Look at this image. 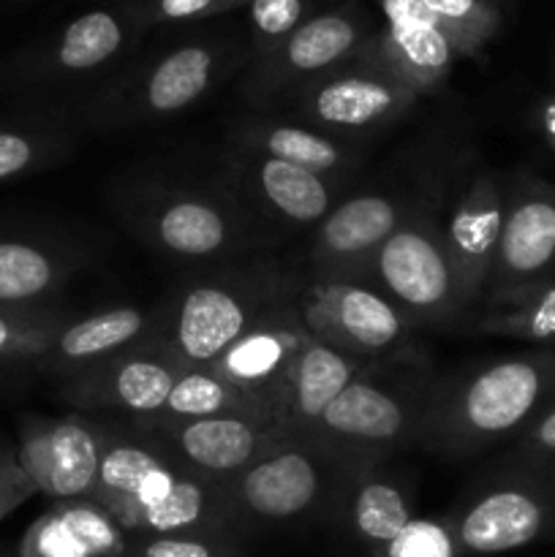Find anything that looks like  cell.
<instances>
[{"mask_svg":"<svg viewBox=\"0 0 555 557\" xmlns=\"http://www.w3.org/2000/svg\"><path fill=\"white\" fill-rule=\"evenodd\" d=\"M384 557H460L446 517H414Z\"/></svg>","mask_w":555,"mask_h":557,"instance_id":"8d00e7d4","label":"cell"},{"mask_svg":"<svg viewBox=\"0 0 555 557\" xmlns=\"http://www.w3.org/2000/svg\"><path fill=\"white\" fill-rule=\"evenodd\" d=\"M417 5L457 58H479L504 33L515 0H417Z\"/></svg>","mask_w":555,"mask_h":557,"instance_id":"f546056e","label":"cell"},{"mask_svg":"<svg viewBox=\"0 0 555 557\" xmlns=\"http://www.w3.org/2000/svg\"><path fill=\"white\" fill-rule=\"evenodd\" d=\"M248 65V44L226 36H190L131 60L87 92L79 117L101 131L161 123L205 101L223 79Z\"/></svg>","mask_w":555,"mask_h":557,"instance_id":"8992f818","label":"cell"},{"mask_svg":"<svg viewBox=\"0 0 555 557\" xmlns=\"http://www.w3.org/2000/svg\"><path fill=\"white\" fill-rule=\"evenodd\" d=\"M131 539L96 500H54L30 522L16 557H125Z\"/></svg>","mask_w":555,"mask_h":557,"instance_id":"83f0119b","label":"cell"},{"mask_svg":"<svg viewBox=\"0 0 555 557\" xmlns=\"http://www.w3.org/2000/svg\"><path fill=\"white\" fill-rule=\"evenodd\" d=\"M125 557H245L243 539L229 531L136 536Z\"/></svg>","mask_w":555,"mask_h":557,"instance_id":"e575fe53","label":"cell"},{"mask_svg":"<svg viewBox=\"0 0 555 557\" xmlns=\"http://www.w3.org/2000/svg\"><path fill=\"white\" fill-rule=\"evenodd\" d=\"M321 9L324 0H248V63L270 54Z\"/></svg>","mask_w":555,"mask_h":557,"instance_id":"836d02e7","label":"cell"},{"mask_svg":"<svg viewBox=\"0 0 555 557\" xmlns=\"http://www.w3.org/2000/svg\"><path fill=\"white\" fill-rule=\"evenodd\" d=\"M147 27L123 3L76 14L47 36L20 49L11 74L33 90H96L131 63Z\"/></svg>","mask_w":555,"mask_h":557,"instance_id":"8fae6325","label":"cell"},{"mask_svg":"<svg viewBox=\"0 0 555 557\" xmlns=\"http://www.w3.org/2000/svg\"><path fill=\"white\" fill-rule=\"evenodd\" d=\"M292 308L316 341L365 362L384 359L417 343V330L406 315L354 277L313 275L299 267Z\"/></svg>","mask_w":555,"mask_h":557,"instance_id":"7c38bea8","label":"cell"},{"mask_svg":"<svg viewBox=\"0 0 555 557\" xmlns=\"http://www.w3.org/2000/svg\"><path fill=\"white\" fill-rule=\"evenodd\" d=\"M555 283V183L504 180V228L482 305H506Z\"/></svg>","mask_w":555,"mask_h":557,"instance_id":"5bb4252c","label":"cell"},{"mask_svg":"<svg viewBox=\"0 0 555 557\" xmlns=\"http://www.w3.org/2000/svg\"><path fill=\"white\" fill-rule=\"evenodd\" d=\"M310 332L299 321L297 310L292 308V299L272 313H267L254 330L245 332L239 341H234L221 357L207 368L239 392L250 397L261 408L264 417H270L272 392L278 381L283 379L292 359L299 348L310 341Z\"/></svg>","mask_w":555,"mask_h":557,"instance_id":"d4e9b609","label":"cell"},{"mask_svg":"<svg viewBox=\"0 0 555 557\" xmlns=\"http://www.w3.org/2000/svg\"><path fill=\"white\" fill-rule=\"evenodd\" d=\"M471 324L479 335L555 346V283L517 302L482 305Z\"/></svg>","mask_w":555,"mask_h":557,"instance_id":"1f68e13d","label":"cell"},{"mask_svg":"<svg viewBox=\"0 0 555 557\" xmlns=\"http://www.w3.org/2000/svg\"><path fill=\"white\" fill-rule=\"evenodd\" d=\"M446 522L460 557L555 542V468L504 455L468 484Z\"/></svg>","mask_w":555,"mask_h":557,"instance_id":"9c48e42d","label":"cell"},{"mask_svg":"<svg viewBox=\"0 0 555 557\" xmlns=\"http://www.w3.org/2000/svg\"><path fill=\"white\" fill-rule=\"evenodd\" d=\"M85 253L52 237H0V308H54Z\"/></svg>","mask_w":555,"mask_h":557,"instance_id":"4316f807","label":"cell"},{"mask_svg":"<svg viewBox=\"0 0 555 557\" xmlns=\"http://www.w3.org/2000/svg\"><path fill=\"white\" fill-rule=\"evenodd\" d=\"M375 27L359 0H337L316 11L270 54L243 69L239 92L250 112H286L305 87L357 58Z\"/></svg>","mask_w":555,"mask_h":557,"instance_id":"30bf717a","label":"cell"},{"mask_svg":"<svg viewBox=\"0 0 555 557\" xmlns=\"http://www.w3.org/2000/svg\"><path fill=\"white\" fill-rule=\"evenodd\" d=\"M368 462L351 460L308 435H283L245 471L221 484L229 531L248 536L330 525L354 473Z\"/></svg>","mask_w":555,"mask_h":557,"instance_id":"277c9868","label":"cell"},{"mask_svg":"<svg viewBox=\"0 0 555 557\" xmlns=\"http://www.w3.org/2000/svg\"><path fill=\"white\" fill-rule=\"evenodd\" d=\"M125 424L161 446L185 471L218 487L245 471L267 446L288 435L270 417L259 413H218V417L183 419V422Z\"/></svg>","mask_w":555,"mask_h":557,"instance_id":"d6986e66","label":"cell"},{"mask_svg":"<svg viewBox=\"0 0 555 557\" xmlns=\"http://www.w3.org/2000/svg\"><path fill=\"white\" fill-rule=\"evenodd\" d=\"M120 218L158 256L199 270L259 256L275 243L221 185H141L123 196Z\"/></svg>","mask_w":555,"mask_h":557,"instance_id":"52a82bcc","label":"cell"},{"mask_svg":"<svg viewBox=\"0 0 555 557\" xmlns=\"http://www.w3.org/2000/svg\"><path fill=\"white\" fill-rule=\"evenodd\" d=\"M218 413H261V408L245 392L223 381L210 368H188L180 373L169 392L166 403L152 417L131 419V422H183V419H205Z\"/></svg>","mask_w":555,"mask_h":557,"instance_id":"4dcf8cb0","label":"cell"},{"mask_svg":"<svg viewBox=\"0 0 555 557\" xmlns=\"http://www.w3.org/2000/svg\"><path fill=\"white\" fill-rule=\"evenodd\" d=\"M419 96L365 60L351 58L305 87L286 114L337 139L365 145L414 112Z\"/></svg>","mask_w":555,"mask_h":557,"instance_id":"4fadbf2b","label":"cell"},{"mask_svg":"<svg viewBox=\"0 0 555 557\" xmlns=\"http://www.w3.org/2000/svg\"><path fill=\"white\" fill-rule=\"evenodd\" d=\"M297 283V261L267 253L201 267L161 302L158 341L185 368H207L267 313L286 305Z\"/></svg>","mask_w":555,"mask_h":557,"instance_id":"7a4b0ae2","label":"cell"},{"mask_svg":"<svg viewBox=\"0 0 555 557\" xmlns=\"http://www.w3.org/2000/svg\"><path fill=\"white\" fill-rule=\"evenodd\" d=\"M71 319L54 308H0V368H33L60 326Z\"/></svg>","mask_w":555,"mask_h":557,"instance_id":"d6a6232c","label":"cell"},{"mask_svg":"<svg viewBox=\"0 0 555 557\" xmlns=\"http://www.w3.org/2000/svg\"><path fill=\"white\" fill-rule=\"evenodd\" d=\"M107 428L101 417L65 413L16 419V455L38 495L54 500H92L101 473Z\"/></svg>","mask_w":555,"mask_h":557,"instance_id":"e0dca14e","label":"cell"},{"mask_svg":"<svg viewBox=\"0 0 555 557\" xmlns=\"http://www.w3.org/2000/svg\"><path fill=\"white\" fill-rule=\"evenodd\" d=\"M439 373L414 343L365 364L308 430V438L359 462H386L417 446Z\"/></svg>","mask_w":555,"mask_h":557,"instance_id":"5b68a950","label":"cell"},{"mask_svg":"<svg viewBox=\"0 0 555 557\" xmlns=\"http://www.w3.org/2000/svg\"><path fill=\"white\" fill-rule=\"evenodd\" d=\"M435 183L381 185L343 194L330 215L310 232L305 259L297 264L313 275L359 277L370 256L411 218Z\"/></svg>","mask_w":555,"mask_h":557,"instance_id":"9a60e30c","label":"cell"},{"mask_svg":"<svg viewBox=\"0 0 555 557\" xmlns=\"http://www.w3.org/2000/svg\"><path fill=\"white\" fill-rule=\"evenodd\" d=\"M218 185L272 237L297 228L313 232L346 194L319 174L234 147L223 150Z\"/></svg>","mask_w":555,"mask_h":557,"instance_id":"2e32d148","label":"cell"},{"mask_svg":"<svg viewBox=\"0 0 555 557\" xmlns=\"http://www.w3.org/2000/svg\"><path fill=\"white\" fill-rule=\"evenodd\" d=\"M0 79H3V65H0Z\"/></svg>","mask_w":555,"mask_h":557,"instance_id":"60d3db41","label":"cell"},{"mask_svg":"<svg viewBox=\"0 0 555 557\" xmlns=\"http://www.w3.org/2000/svg\"><path fill=\"white\" fill-rule=\"evenodd\" d=\"M365 364V359L310 337L272 392L270 419L283 433L305 435Z\"/></svg>","mask_w":555,"mask_h":557,"instance_id":"484cf974","label":"cell"},{"mask_svg":"<svg viewBox=\"0 0 555 557\" xmlns=\"http://www.w3.org/2000/svg\"><path fill=\"white\" fill-rule=\"evenodd\" d=\"M539 131L555 156V87L539 103Z\"/></svg>","mask_w":555,"mask_h":557,"instance_id":"ab89813d","label":"cell"},{"mask_svg":"<svg viewBox=\"0 0 555 557\" xmlns=\"http://www.w3.org/2000/svg\"><path fill=\"white\" fill-rule=\"evenodd\" d=\"M414 490L386 462H368L346 484L330 525L359 557H384L390 544L414 520Z\"/></svg>","mask_w":555,"mask_h":557,"instance_id":"cb8c5ba5","label":"cell"},{"mask_svg":"<svg viewBox=\"0 0 555 557\" xmlns=\"http://www.w3.org/2000/svg\"><path fill=\"white\" fill-rule=\"evenodd\" d=\"M71 150L74 131L52 114L0 123V185L47 172L65 161Z\"/></svg>","mask_w":555,"mask_h":557,"instance_id":"f1b7e54d","label":"cell"},{"mask_svg":"<svg viewBox=\"0 0 555 557\" xmlns=\"http://www.w3.org/2000/svg\"><path fill=\"white\" fill-rule=\"evenodd\" d=\"M101 419L107 428V446L92 500L103 506L125 533L136 539L229 531L226 506L218 484L185 471L131 424Z\"/></svg>","mask_w":555,"mask_h":557,"instance_id":"3957f363","label":"cell"},{"mask_svg":"<svg viewBox=\"0 0 555 557\" xmlns=\"http://www.w3.org/2000/svg\"><path fill=\"white\" fill-rule=\"evenodd\" d=\"M504 228V177L477 169L444 212V239L468 313L482 305Z\"/></svg>","mask_w":555,"mask_h":557,"instance_id":"ffe728a7","label":"cell"},{"mask_svg":"<svg viewBox=\"0 0 555 557\" xmlns=\"http://www.w3.org/2000/svg\"><path fill=\"white\" fill-rule=\"evenodd\" d=\"M506 455L533 462V466L555 468V403L511 441Z\"/></svg>","mask_w":555,"mask_h":557,"instance_id":"f35d334b","label":"cell"},{"mask_svg":"<svg viewBox=\"0 0 555 557\" xmlns=\"http://www.w3.org/2000/svg\"><path fill=\"white\" fill-rule=\"evenodd\" d=\"M183 370L188 368L152 337L85 373L58 381L54 397L76 413L131 422L152 417Z\"/></svg>","mask_w":555,"mask_h":557,"instance_id":"ac0fdd59","label":"cell"},{"mask_svg":"<svg viewBox=\"0 0 555 557\" xmlns=\"http://www.w3.org/2000/svg\"><path fill=\"white\" fill-rule=\"evenodd\" d=\"M147 30L158 25H190L215 20L248 5V0H120Z\"/></svg>","mask_w":555,"mask_h":557,"instance_id":"d590c367","label":"cell"},{"mask_svg":"<svg viewBox=\"0 0 555 557\" xmlns=\"http://www.w3.org/2000/svg\"><path fill=\"white\" fill-rule=\"evenodd\" d=\"M158 330H161V302L112 305L96 313L71 315L30 370L58 384L139 343L152 341L158 337Z\"/></svg>","mask_w":555,"mask_h":557,"instance_id":"7402d4cb","label":"cell"},{"mask_svg":"<svg viewBox=\"0 0 555 557\" xmlns=\"http://www.w3.org/2000/svg\"><path fill=\"white\" fill-rule=\"evenodd\" d=\"M381 5L386 22L375 27L357 58L390 74L419 98L439 92L457 63L452 44L424 20L417 0H381Z\"/></svg>","mask_w":555,"mask_h":557,"instance_id":"44dd1931","label":"cell"},{"mask_svg":"<svg viewBox=\"0 0 555 557\" xmlns=\"http://www.w3.org/2000/svg\"><path fill=\"white\" fill-rule=\"evenodd\" d=\"M36 495L38 490L33 484V479L25 473V468H22L20 455H16V444H11L5 435H0V522L11 511L20 509L22 504L36 498Z\"/></svg>","mask_w":555,"mask_h":557,"instance_id":"74e56055","label":"cell"},{"mask_svg":"<svg viewBox=\"0 0 555 557\" xmlns=\"http://www.w3.org/2000/svg\"><path fill=\"white\" fill-rule=\"evenodd\" d=\"M354 281L390 299L414 330H449L466 319L468 308L444 239L441 185L424 196Z\"/></svg>","mask_w":555,"mask_h":557,"instance_id":"ba28073f","label":"cell"},{"mask_svg":"<svg viewBox=\"0 0 555 557\" xmlns=\"http://www.w3.org/2000/svg\"><path fill=\"white\" fill-rule=\"evenodd\" d=\"M553 403L555 346L439 375L417 446L446 460H468L495 444H511Z\"/></svg>","mask_w":555,"mask_h":557,"instance_id":"6da1fadb","label":"cell"},{"mask_svg":"<svg viewBox=\"0 0 555 557\" xmlns=\"http://www.w3.org/2000/svg\"><path fill=\"white\" fill-rule=\"evenodd\" d=\"M226 147L292 163L346 188L362 169L365 145L337 139L286 112H248L229 123Z\"/></svg>","mask_w":555,"mask_h":557,"instance_id":"603a6c76","label":"cell"}]
</instances>
